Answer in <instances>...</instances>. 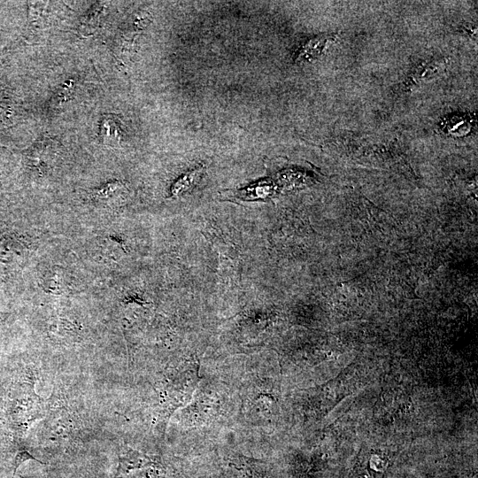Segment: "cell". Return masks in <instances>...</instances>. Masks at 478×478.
I'll use <instances>...</instances> for the list:
<instances>
[{
	"mask_svg": "<svg viewBox=\"0 0 478 478\" xmlns=\"http://www.w3.org/2000/svg\"><path fill=\"white\" fill-rule=\"evenodd\" d=\"M447 67L446 59H430L419 64L412 72L408 84L419 86L437 78Z\"/></svg>",
	"mask_w": 478,
	"mask_h": 478,
	"instance_id": "cell-2",
	"label": "cell"
},
{
	"mask_svg": "<svg viewBox=\"0 0 478 478\" xmlns=\"http://www.w3.org/2000/svg\"><path fill=\"white\" fill-rule=\"evenodd\" d=\"M333 39V36H318L311 39L301 48L297 59L305 61L318 57Z\"/></svg>",
	"mask_w": 478,
	"mask_h": 478,
	"instance_id": "cell-3",
	"label": "cell"
},
{
	"mask_svg": "<svg viewBox=\"0 0 478 478\" xmlns=\"http://www.w3.org/2000/svg\"><path fill=\"white\" fill-rule=\"evenodd\" d=\"M6 317L4 316V314L3 313H0V328L2 327V324L4 323V321L5 320Z\"/></svg>",
	"mask_w": 478,
	"mask_h": 478,
	"instance_id": "cell-5",
	"label": "cell"
},
{
	"mask_svg": "<svg viewBox=\"0 0 478 478\" xmlns=\"http://www.w3.org/2000/svg\"><path fill=\"white\" fill-rule=\"evenodd\" d=\"M203 168H197L193 171L187 173L185 175L181 176L173 186L172 193L173 196H178L181 193L189 190L197 181L199 179L202 173Z\"/></svg>",
	"mask_w": 478,
	"mask_h": 478,
	"instance_id": "cell-4",
	"label": "cell"
},
{
	"mask_svg": "<svg viewBox=\"0 0 478 478\" xmlns=\"http://www.w3.org/2000/svg\"><path fill=\"white\" fill-rule=\"evenodd\" d=\"M33 371L21 372L10 383L4 399V415L13 444L25 443L30 427L45 414V405L35 389Z\"/></svg>",
	"mask_w": 478,
	"mask_h": 478,
	"instance_id": "cell-1",
	"label": "cell"
}]
</instances>
